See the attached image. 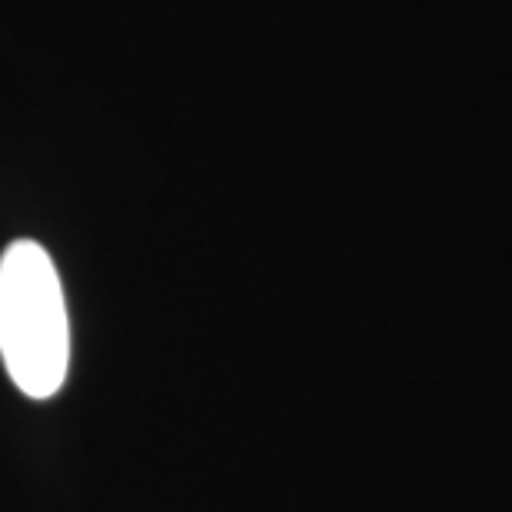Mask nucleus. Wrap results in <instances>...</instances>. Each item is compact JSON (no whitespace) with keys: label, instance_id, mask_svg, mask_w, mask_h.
<instances>
[{"label":"nucleus","instance_id":"nucleus-1","mask_svg":"<svg viewBox=\"0 0 512 512\" xmlns=\"http://www.w3.org/2000/svg\"><path fill=\"white\" fill-rule=\"evenodd\" d=\"M0 356L30 399H50L67 380L70 326L57 266L34 240L0 256Z\"/></svg>","mask_w":512,"mask_h":512}]
</instances>
